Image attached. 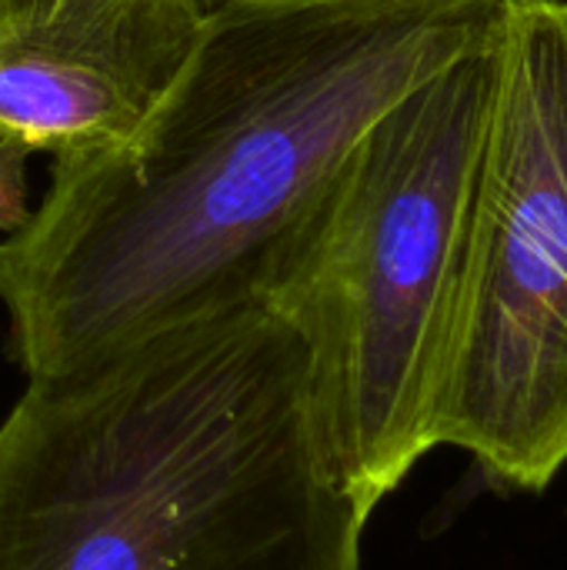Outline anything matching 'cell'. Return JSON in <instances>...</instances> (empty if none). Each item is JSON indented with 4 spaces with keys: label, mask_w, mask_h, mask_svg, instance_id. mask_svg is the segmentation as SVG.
I'll return each mask as SVG.
<instances>
[{
    "label": "cell",
    "mask_w": 567,
    "mask_h": 570,
    "mask_svg": "<svg viewBox=\"0 0 567 570\" xmlns=\"http://www.w3.org/2000/svg\"><path fill=\"white\" fill-rule=\"evenodd\" d=\"M505 0H217L137 130L53 154L0 244L7 354L63 374L257 301L351 147L488 47ZM264 301V297H261Z\"/></svg>",
    "instance_id": "6da1fadb"
},
{
    "label": "cell",
    "mask_w": 567,
    "mask_h": 570,
    "mask_svg": "<svg viewBox=\"0 0 567 570\" xmlns=\"http://www.w3.org/2000/svg\"><path fill=\"white\" fill-rule=\"evenodd\" d=\"M364 528L261 297L27 377L0 421V570H361Z\"/></svg>",
    "instance_id": "7a4b0ae2"
},
{
    "label": "cell",
    "mask_w": 567,
    "mask_h": 570,
    "mask_svg": "<svg viewBox=\"0 0 567 570\" xmlns=\"http://www.w3.org/2000/svg\"><path fill=\"white\" fill-rule=\"evenodd\" d=\"M491 90L495 40L371 124L261 291L307 347L324 468L368 521L438 448Z\"/></svg>",
    "instance_id": "3957f363"
},
{
    "label": "cell",
    "mask_w": 567,
    "mask_h": 570,
    "mask_svg": "<svg viewBox=\"0 0 567 570\" xmlns=\"http://www.w3.org/2000/svg\"><path fill=\"white\" fill-rule=\"evenodd\" d=\"M438 448L491 488L567 468V0H505Z\"/></svg>",
    "instance_id": "277c9868"
},
{
    "label": "cell",
    "mask_w": 567,
    "mask_h": 570,
    "mask_svg": "<svg viewBox=\"0 0 567 570\" xmlns=\"http://www.w3.org/2000/svg\"><path fill=\"white\" fill-rule=\"evenodd\" d=\"M217 0H23L0 30V137L80 154L127 140Z\"/></svg>",
    "instance_id": "5b68a950"
},
{
    "label": "cell",
    "mask_w": 567,
    "mask_h": 570,
    "mask_svg": "<svg viewBox=\"0 0 567 570\" xmlns=\"http://www.w3.org/2000/svg\"><path fill=\"white\" fill-rule=\"evenodd\" d=\"M30 147L17 137H0V230L13 234L30 217L27 204V160Z\"/></svg>",
    "instance_id": "8992f818"
},
{
    "label": "cell",
    "mask_w": 567,
    "mask_h": 570,
    "mask_svg": "<svg viewBox=\"0 0 567 570\" xmlns=\"http://www.w3.org/2000/svg\"><path fill=\"white\" fill-rule=\"evenodd\" d=\"M20 7H23V0H0V30H3L7 23H13V20H17Z\"/></svg>",
    "instance_id": "52a82bcc"
}]
</instances>
